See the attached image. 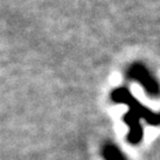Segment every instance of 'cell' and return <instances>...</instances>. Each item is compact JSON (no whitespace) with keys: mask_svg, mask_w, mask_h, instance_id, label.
Returning a JSON list of instances; mask_svg holds the SVG:
<instances>
[{"mask_svg":"<svg viewBox=\"0 0 160 160\" xmlns=\"http://www.w3.org/2000/svg\"><path fill=\"white\" fill-rule=\"evenodd\" d=\"M113 98L118 102L128 103L129 112L126 114V123L129 128L128 133V141L133 145L140 142L142 138V128L140 126V120L145 119L148 121L151 125L158 126L160 125V114L152 113L149 109H146L142 104L138 103L137 100H134L129 92L126 89H118L113 92Z\"/></svg>","mask_w":160,"mask_h":160,"instance_id":"cell-1","label":"cell"},{"mask_svg":"<svg viewBox=\"0 0 160 160\" xmlns=\"http://www.w3.org/2000/svg\"><path fill=\"white\" fill-rule=\"evenodd\" d=\"M102 154L106 160H126L120 149L113 143L104 145L102 149Z\"/></svg>","mask_w":160,"mask_h":160,"instance_id":"cell-3","label":"cell"},{"mask_svg":"<svg viewBox=\"0 0 160 160\" xmlns=\"http://www.w3.org/2000/svg\"><path fill=\"white\" fill-rule=\"evenodd\" d=\"M131 76L132 78L140 82L143 86V88L147 90V92L154 95V96L160 94L159 84H157L154 78H152V76H149V74L143 69V67H134L133 69H131Z\"/></svg>","mask_w":160,"mask_h":160,"instance_id":"cell-2","label":"cell"}]
</instances>
